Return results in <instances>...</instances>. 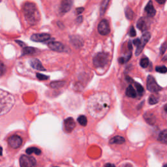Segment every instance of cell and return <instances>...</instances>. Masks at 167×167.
I'll list each match as a JSON object with an SVG mask.
<instances>
[{
	"instance_id": "cell-1",
	"label": "cell",
	"mask_w": 167,
	"mask_h": 167,
	"mask_svg": "<svg viewBox=\"0 0 167 167\" xmlns=\"http://www.w3.org/2000/svg\"><path fill=\"white\" fill-rule=\"evenodd\" d=\"M109 106V97L105 93L93 94L89 97L88 102V112L95 118H99L105 116Z\"/></svg>"
},
{
	"instance_id": "cell-2",
	"label": "cell",
	"mask_w": 167,
	"mask_h": 167,
	"mask_svg": "<svg viewBox=\"0 0 167 167\" xmlns=\"http://www.w3.org/2000/svg\"><path fill=\"white\" fill-rule=\"evenodd\" d=\"M23 13L26 21L31 26L37 24L40 19V14L37 5L32 2H26L23 6Z\"/></svg>"
},
{
	"instance_id": "cell-3",
	"label": "cell",
	"mask_w": 167,
	"mask_h": 167,
	"mask_svg": "<svg viewBox=\"0 0 167 167\" xmlns=\"http://www.w3.org/2000/svg\"><path fill=\"white\" fill-rule=\"evenodd\" d=\"M15 99L11 93L0 89V116L8 113L13 107Z\"/></svg>"
},
{
	"instance_id": "cell-4",
	"label": "cell",
	"mask_w": 167,
	"mask_h": 167,
	"mask_svg": "<svg viewBox=\"0 0 167 167\" xmlns=\"http://www.w3.org/2000/svg\"><path fill=\"white\" fill-rule=\"evenodd\" d=\"M109 56L108 54L104 52H99L93 58V65L95 67H103L108 64Z\"/></svg>"
},
{
	"instance_id": "cell-5",
	"label": "cell",
	"mask_w": 167,
	"mask_h": 167,
	"mask_svg": "<svg viewBox=\"0 0 167 167\" xmlns=\"http://www.w3.org/2000/svg\"><path fill=\"white\" fill-rule=\"evenodd\" d=\"M147 88L150 92L157 93L162 89L161 87L157 83L154 77L149 75L147 78Z\"/></svg>"
},
{
	"instance_id": "cell-6",
	"label": "cell",
	"mask_w": 167,
	"mask_h": 167,
	"mask_svg": "<svg viewBox=\"0 0 167 167\" xmlns=\"http://www.w3.org/2000/svg\"><path fill=\"white\" fill-rule=\"evenodd\" d=\"M37 164L35 159L31 156H22L20 159V164L22 167L34 166Z\"/></svg>"
},
{
	"instance_id": "cell-7",
	"label": "cell",
	"mask_w": 167,
	"mask_h": 167,
	"mask_svg": "<svg viewBox=\"0 0 167 167\" xmlns=\"http://www.w3.org/2000/svg\"><path fill=\"white\" fill-rule=\"evenodd\" d=\"M150 37H151V34L149 32H145L143 35H142L141 37V40H140V44L137 47V49L135 52V55L138 56L140 54V53L142 52V50L144 48L145 45H146L147 42H148Z\"/></svg>"
},
{
	"instance_id": "cell-8",
	"label": "cell",
	"mask_w": 167,
	"mask_h": 167,
	"mask_svg": "<svg viewBox=\"0 0 167 167\" xmlns=\"http://www.w3.org/2000/svg\"><path fill=\"white\" fill-rule=\"evenodd\" d=\"M98 31L101 35H107L110 32V28L108 22L103 19L100 22L98 26Z\"/></svg>"
},
{
	"instance_id": "cell-9",
	"label": "cell",
	"mask_w": 167,
	"mask_h": 167,
	"mask_svg": "<svg viewBox=\"0 0 167 167\" xmlns=\"http://www.w3.org/2000/svg\"><path fill=\"white\" fill-rule=\"evenodd\" d=\"M8 144L14 149L18 148L22 144V139L18 135H13L8 139Z\"/></svg>"
},
{
	"instance_id": "cell-10",
	"label": "cell",
	"mask_w": 167,
	"mask_h": 167,
	"mask_svg": "<svg viewBox=\"0 0 167 167\" xmlns=\"http://www.w3.org/2000/svg\"><path fill=\"white\" fill-rule=\"evenodd\" d=\"M73 4V0H62L59 7V13L64 14L69 12L72 8Z\"/></svg>"
},
{
	"instance_id": "cell-11",
	"label": "cell",
	"mask_w": 167,
	"mask_h": 167,
	"mask_svg": "<svg viewBox=\"0 0 167 167\" xmlns=\"http://www.w3.org/2000/svg\"><path fill=\"white\" fill-rule=\"evenodd\" d=\"M48 47L50 49L54 50L55 52H66L67 51V48L65 46L62 44L60 42H57V41H53V42H50L48 43Z\"/></svg>"
},
{
	"instance_id": "cell-12",
	"label": "cell",
	"mask_w": 167,
	"mask_h": 167,
	"mask_svg": "<svg viewBox=\"0 0 167 167\" xmlns=\"http://www.w3.org/2000/svg\"><path fill=\"white\" fill-rule=\"evenodd\" d=\"M149 26H150L149 20L145 17L140 18L139 20H138L137 24V28L142 31H146V30H148Z\"/></svg>"
},
{
	"instance_id": "cell-13",
	"label": "cell",
	"mask_w": 167,
	"mask_h": 167,
	"mask_svg": "<svg viewBox=\"0 0 167 167\" xmlns=\"http://www.w3.org/2000/svg\"><path fill=\"white\" fill-rule=\"evenodd\" d=\"M50 39V35L48 33H36L31 35V39L35 42L43 43L47 41Z\"/></svg>"
},
{
	"instance_id": "cell-14",
	"label": "cell",
	"mask_w": 167,
	"mask_h": 167,
	"mask_svg": "<svg viewBox=\"0 0 167 167\" xmlns=\"http://www.w3.org/2000/svg\"><path fill=\"white\" fill-rule=\"evenodd\" d=\"M75 127H76V123H75L73 118H68L65 120L64 127L67 132H71L74 129Z\"/></svg>"
},
{
	"instance_id": "cell-15",
	"label": "cell",
	"mask_w": 167,
	"mask_h": 167,
	"mask_svg": "<svg viewBox=\"0 0 167 167\" xmlns=\"http://www.w3.org/2000/svg\"><path fill=\"white\" fill-rule=\"evenodd\" d=\"M30 65L33 69L38 70V71H46V69H45V67L43 66L41 62L39 59H36V58H33V59H31Z\"/></svg>"
},
{
	"instance_id": "cell-16",
	"label": "cell",
	"mask_w": 167,
	"mask_h": 167,
	"mask_svg": "<svg viewBox=\"0 0 167 167\" xmlns=\"http://www.w3.org/2000/svg\"><path fill=\"white\" fill-rule=\"evenodd\" d=\"M70 40L75 48H80L83 45V41L79 36H71Z\"/></svg>"
},
{
	"instance_id": "cell-17",
	"label": "cell",
	"mask_w": 167,
	"mask_h": 167,
	"mask_svg": "<svg viewBox=\"0 0 167 167\" xmlns=\"http://www.w3.org/2000/svg\"><path fill=\"white\" fill-rule=\"evenodd\" d=\"M145 11L146 12L147 15L150 16V17H153V16L156 15V11L154 9L153 5L151 1H149L148 3L147 4V5L145 7Z\"/></svg>"
},
{
	"instance_id": "cell-18",
	"label": "cell",
	"mask_w": 167,
	"mask_h": 167,
	"mask_svg": "<svg viewBox=\"0 0 167 167\" xmlns=\"http://www.w3.org/2000/svg\"><path fill=\"white\" fill-rule=\"evenodd\" d=\"M144 118L145 119V121L149 123L150 125H153L156 123V117L153 114L146 112L144 114Z\"/></svg>"
},
{
	"instance_id": "cell-19",
	"label": "cell",
	"mask_w": 167,
	"mask_h": 167,
	"mask_svg": "<svg viewBox=\"0 0 167 167\" xmlns=\"http://www.w3.org/2000/svg\"><path fill=\"white\" fill-rule=\"evenodd\" d=\"M125 142V140L123 137L121 136H116L113 137L112 139H111L110 140V143L114 144H122Z\"/></svg>"
},
{
	"instance_id": "cell-20",
	"label": "cell",
	"mask_w": 167,
	"mask_h": 167,
	"mask_svg": "<svg viewBox=\"0 0 167 167\" xmlns=\"http://www.w3.org/2000/svg\"><path fill=\"white\" fill-rule=\"evenodd\" d=\"M109 2L110 0H102V2H101L100 6L101 16H103L105 13L106 9H107L108 4H109Z\"/></svg>"
},
{
	"instance_id": "cell-21",
	"label": "cell",
	"mask_w": 167,
	"mask_h": 167,
	"mask_svg": "<svg viewBox=\"0 0 167 167\" xmlns=\"http://www.w3.org/2000/svg\"><path fill=\"white\" fill-rule=\"evenodd\" d=\"M126 95L130 98H135L137 97V93L133 87L130 85L128 86L126 89Z\"/></svg>"
},
{
	"instance_id": "cell-22",
	"label": "cell",
	"mask_w": 167,
	"mask_h": 167,
	"mask_svg": "<svg viewBox=\"0 0 167 167\" xmlns=\"http://www.w3.org/2000/svg\"><path fill=\"white\" fill-rule=\"evenodd\" d=\"M158 140L162 143L167 144V129L163 130V131L160 133L158 137Z\"/></svg>"
},
{
	"instance_id": "cell-23",
	"label": "cell",
	"mask_w": 167,
	"mask_h": 167,
	"mask_svg": "<svg viewBox=\"0 0 167 167\" xmlns=\"http://www.w3.org/2000/svg\"><path fill=\"white\" fill-rule=\"evenodd\" d=\"M37 51V49L33 48V47H24L22 50V54L23 55H26V54H33Z\"/></svg>"
},
{
	"instance_id": "cell-24",
	"label": "cell",
	"mask_w": 167,
	"mask_h": 167,
	"mask_svg": "<svg viewBox=\"0 0 167 167\" xmlns=\"http://www.w3.org/2000/svg\"><path fill=\"white\" fill-rule=\"evenodd\" d=\"M125 16H126L127 19L129 20H132L134 17V12L133 11V10L130 8H129V7H127L125 10Z\"/></svg>"
},
{
	"instance_id": "cell-25",
	"label": "cell",
	"mask_w": 167,
	"mask_h": 167,
	"mask_svg": "<svg viewBox=\"0 0 167 167\" xmlns=\"http://www.w3.org/2000/svg\"><path fill=\"white\" fill-rule=\"evenodd\" d=\"M26 153L30 155L31 153H34L36 155H40L41 151L39 149H38L37 147H29L27 149H26Z\"/></svg>"
},
{
	"instance_id": "cell-26",
	"label": "cell",
	"mask_w": 167,
	"mask_h": 167,
	"mask_svg": "<svg viewBox=\"0 0 167 167\" xmlns=\"http://www.w3.org/2000/svg\"><path fill=\"white\" fill-rule=\"evenodd\" d=\"M65 82L64 81H57V82H53L50 84V86L53 88H62V86L65 85Z\"/></svg>"
},
{
	"instance_id": "cell-27",
	"label": "cell",
	"mask_w": 167,
	"mask_h": 167,
	"mask_svg": "<svg viewBox=\"0 0 167 167\" xmlns=\"http://www.w3.org/2000/svg\"><path fill=\"white\" fill-rule=\"evenodd\" d=\"M78 122L80 125H82V126H86L87 123H88V120H87V118L85 116H80L78 118Z\"/></svg>"
},
{
	"instance_id": "cell-28",
	"label": "cell",
	"mask_w": 167,
	"mask_h": 167,
	"mask_svg": "<svg viewBox=\"0 0 167 167\" xmlns=\"http://www.w3.org/2000/svg\"><path fill=\"white\" fill-rule=\"evenodd\" d=\"M140 65L142 68H146L149 65V59L147 57L142 58L140 62Z\"/></svg>"
},
{
	"instance_id": "cell-29",
	"label": "cell",
	"mask_w": 167,
	"mask_h": 167,
	"mask_svg": "<svg viewBox=\"0 0 167 167\" xmlns=\"http://www.w3.org/2000/svg\"><path fill=\"white\" fill-rule=\"evenodd\" d=\"M135 87H136L137 92L139 93V94L140 95H142V93H144V91L143 86L140 85V84H139V83H135Z\"/></svg>"
},
{
	"instance_id": "cell-30",
	"label": "cell",
	"mask_w": 167,
	"mask_h": 167,
	"mask_svg": "<svg viewBox=\"0 0 167 167\" xmlns=\"http://www.w3.org/2000/svg\"><path fill=\"white\" fill-rule=\"evenodd\" d=\"M156 71L160 73H166L167 72V67L165 66H157L156 67Z\"/></svg>"
},
{
	"instance_id": "cell-31",
	"label": "cell",
	"mask_w": 167,
	"mask_h": 167,
	"mask_svg": "<svg viewBox=\"0 0 167 167\" xmlns=\"http://www.w3.org/2000/svg\"><path fill=\"white\" fill-rule=\"evenodd\" d=\"M159 102L158 99H157L156 97H155L154 95H151L149 97V103L150 105H155Z\"/></svg>"
},
{
	"instance_id": "cell-32",
	"label": "cell",
	"mask_w": 167,
	"mask_h": 167,
	"mask_svg": "<svg viewBox=\"0 0 167 167\" xmlns=\"http://www.w3.org/2000/svg\"><path fill=\"white\" fill-rule=\"evenodd\" d=\"M6 71V67L5 65L2 62L0 61V76H1L2 75H3Z\"/></svg>"
},
{
	"instance_id": "cell-33",
	"label": "cell",
	"mask_w": 167,
	"mask_h": 167,
	"mask_svg": "<svg viewBox=\"0 0 167 167\" xmlns=\"http://www.w3.org/2000/svg\"><path fill=\"white\" fill-rule=\"evenodd\" d=\"M37 77L39 80H47L48 79V78H49L48 76H46V75L42 74L41 73H37Z\"/></svg>"
},
{
	"instance_id": "cell-34",
	"label": "cell",
	"mask_w": 167,
	"mask_h": 167,
	"mask_svg": "<svg viewBox=\"0 0 167 167\" xmlns=\"http://www.w3.org/2000/svg\"><path fill=\"white\" fill-rule=\"evenodd\" d=\"M137 35V33H136V31L135 30V28L133 27V26H131V28L130 29V31H129V35L130 37H135Z\"/></svg>"
},
{
	"instance_id": "cell-35",
	"label": "cell",
	"mask_w": 167,
	"mask_h": 167,
	"mask_svg": "<svg viewBox=\"0 0 167 167\" xmlns=\"http://www.w3.org/2000/svg\"><path fill=\"white\" fill-rule=\"evenodd\" d=\"M167 48V44L165 43L161 46V47L160 48V54H163L164 52H166V50Z\"/></svg>"
},
{
	"instance_id": "cell-36",
	"label": "cell",
	"mask_w": 167,
	"mask_h": 167,
	"mask_svg": "<svg viewBox=\"0 0 167 167\" xmlns=\"http://www.w3.org/2000/svg\"><path fill=\"white\" fill-rule=\"evenodd\" d=\"M84 11V7H78V8L76 9V14H80L81 13H83V11Z\"/></svg>"
},
{
	"instance_id": "cell-37",
	"label": "cell",
	"mask_w": 167,
	"mask_h": 167,
	"mask_svg": "<svg viewBox=\"0 0 167 167\" xmlns=\"http://www.w3.org/2000/svg\"><path fill=\"white\" fill-rule=\"evenodd\" d=\"M133 44H134L135 46H137V47H139L140 44V39H135L134 41H133Z\"/></svg>"
},
{
	"instance_id": "cell-38",
	"label": "cell",
	"mask_w": 167,
	"mask_h": 167,
	"mask_svg": "<svg viewBox=\"0 0 167 167\" xmlns=\"http://www.w3.org/2000/svg\"><path fill=\"white\" fill-rule=\"evenodd\" d=\"M16 43H18V44L20 46V47H25V46H26V44L25 43H24V42H22V41H16Z\"/></svg>"
},
{
	"instance_id": "cell-39",
	"label": "cell",
	"mask_w": 167,
	"mask_h": 167,
	"mask_svg": "<svg viewBox=\"0 0 167 167\" xmlns=\"http://www.w3.org/2000/svg\"><path fill=\"white\" fill-rule=\"evenodd\" d=\"M82 20H83V17L82 16H79L78 18L76 19V22L78 23H81L82 22Z\"/></svg>"
},
{
	"instance_id": "cell-40",
	"label": "cell",
	"mask_w": 167,
	"mask_h": 167,
	"mask_svg": "<svg viewBox=\"0 0 167 167\" xmlns=\"http://www.w3.org/2000/svg\"><path fill=\"white\" fill-rule=\"evenodd\" d=\"M156 1L159 4H164L165 3L166 0H156Z\"/></svg>"
},
{
	"instance_id": "cell-41",
	"label": "cell",
	"mask_w": 167,
	"mask_h": 167,
	"mask_svg": "<svg viewBox=\"0 0 167 167\" xmlns=\"http://www.w3.org/2000/svg\"><path fill=\"white\" fill-rule=\"evenodd\" d=\"M125 62V58H123V57H120V59H119V62L120 63V64H124Z\"/></svg>"
},
{
	"instance_id": "cell-42",
	"label": "cell",
	"mask_w": 167,
	"mask_h": 167,
	"mask_svg": "<svg viewBox=\"0 0 167 167\" xmlns=\"http://www.w3.org/2000/svg\"><path fill=\"white\" fill-rule=\"evenodd\" d=\"M126 79H127V80L129 82H130V83H131V82H133V80L131 78H130L129 76H126Z\"/></svg>"
},
{
	"instance_id": "cell-43",
	"label": "cell",
	"mask_w": 167,
	"mask_h": 167,
	"mask_svg": "<svg viewBox=\"0 0 167 167\" xmlns=\"http://www.w3.org/2000/svg\"><path fill=\"white\" fill-rule=\"evenodd\" d=\"M128 48H129V49L130 50H132V45H131V43H130V41H129V43H128Z\"/></svg>"
},
{
	"instance_id": "cell-44",
	"label": "cell",
	"mask_w": 167,
	"mask_h": 167,
	"mask_svg": "<svg viewBox=\"0 0 167 167\" xmlns=\"http://www.w3.org/2000/svg\"><path fill=\"white\" fill-rule=\"evenodd\" d=\"M115 165L114 164H105V166H114Z\"/></svg>"
},
{
	"instance_id": "cell-45",
	"label": "cell",
	"mask_w": 167,
	"mask_h": 167,
	"mask_svg": "<svg viewBox=\"0 0 167 167\" xmlns=\"http://www.w3.org/2000/svg\"><path fill=\"white\" fill-rule=\"evenodd\" d=\"M2 151H3V149L1 147H0V156H2Z\"/></svg>"
},
{
	"instance_id": "cell-46",
	"label": "cell",
	"mask_w": 167,
	"mask_h": 167,
	"mask_svg": "<svg viewBox=\"0 0 167 167\" xmlns=\"http://www.w3.org/2000/svg\"><path fill=\"white\" fill-rule=\"evenodd\" d=\"M164 110L166 111V112H167V104H166V105H164Z\"/></svg>"
},
{
	"instance_id": "cell-47",
	"label": "cell",
	"mask_w": 167,
	"mask_h": 167,
	"mask_svg": "<svg viewBox=\"0 0 167 167\" xmlns=\"http://www.w3.org/2000/svg\"><path fill=\"white\" fill-rule=\"evenodd\" d=\"M165 59H167V56H166L165 58H164V59H163V60H165Z\"/></svg>"
}]
</instances>
